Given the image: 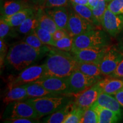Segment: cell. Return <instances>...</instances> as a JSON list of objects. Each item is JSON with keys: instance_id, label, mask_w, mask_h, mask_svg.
Returning a JSON list of instances; mask_svg holds the SVG:
<instances>
[{"instance_id": "obj_34", "label": "cell", "mask_w": 123, "mask_h": 123, "mask_svg": "<svg viewBox=\"0 0 123 123\" xmlns=\"http://www.w3.org/2000/svg\"><path fill=\"white\" fill-rule=\"evenodd\" d=\"M70 0H45L42 7L43 9L50 7L66 6Z\"/></svg>"}, {"instance_id": "obj_36", "label": "cell", "mask_w": 123, "mask_h": 123, "mask_svg": "<svg viewBox=\"0 0 123 123\" xmlns=\"http://www.w3.org/2000/svg\"><path fill=\"white\" fill-rule=\"evenodd\" d=\"M5 123H38L37 119H32V118L26 117H17L7 119Z\"/></svg>"}, {"instance_id": "obj_39", "label": "cell", "mask_w": 123, "mask_h": 123, "mask_svg": "<svg viewBox=\"0 0 123 123\" xmlns=\"http://www.w3.org/2000/svg\"><path fill=\"white\" fill-rule=\"evenodd\" d=\"M0 54H1V62L2 63L5 61L6 56L7 55V47L5 43L4 39H1L0 41Z\"/></svg>"}, {"instance_id": "obj_9", "label": "cell", "mask_w": 123, "mask_h": 123, "mask_svg": "<svg viewBox=\"0 0 123 123\" xmlns=\"http://www.w3.org/2000/svg\"><path fill=\"white\" fill-rule=\"evenodd\" d=\"M110 46L101 48L72 49L71 53L78 62L99 64Z\"/></svg>"}, {"instance_id": "obj_16", "label": "cell", "mask_w": 123, "mask_h": 123, "mask_svg": "<svg viewBox=\"0 0 123 123\" xmlns=\"http://www.w3.org/2000/svg\"><path fill=\"white\" fill-rule=\"evenodd\" d=\"M98 116L99 123H114L118 122L121 117L113 111L98 105L95 103L91 107Z\"/></svg>"}, {"instance_id": "obj_44", "label": "cell", "mask_w": 123, "mask_h": 123, "mask_svg": "<svg viewBox=\"0 0 123 123\" xmlns=\"http://www.w3.org/2000/svg\"><path fill=\"white\" fill-rule=\"evenodd\" d=\"M29 1L31 3H33V4L35 5H38L42 7V6L44 4L45 0H29Z\"/></svg>"}, {"instance_id": "obj_3", "label": "cell", "mask_w": 123, "mask_h": 123, "mask_svg": "<svg viewBox=\"0 0 123 123\" xmlns=\"http://www.w3.org/2000/svg\"><path fill=\"white\" fill-rule=\"evenodd\" d=\"M26 101L33 106L41 117L57 111L72 100L67 97L51 95L40 98H29Z\"/></svg>"}, {"instance_id": "obj_20", "label": "cell", "mask_w": 123, "mask_h": 123, "mask_svg": "<svg viewBox=\"0 0 123 123\" xmlns=\"http://www.w3.org/2000/svg\"><path fill=\"white\" fill-rule=\"evenodd\" d=\"M75 104L73 101L67 105L54 112L43 120V122L46 123H63L64 120L70 112L75 107Z\"/></svg>"}, {"instance_id": "obj_5", "label": "cell", "mask_w": 123, "mask_h": 123, "mask_svg": "<svg viewBox=\"0 0 123 123\" xmlns=\"http://www.w3.org/2000/svg\"><path fill=\"white\" fill-rule=\"evenodd\" d=\"M100 77L90 76L76 70L68 76V94H76L90 88L100 80Z\"/></svg>"}, {"instance_id": "obj_22", "label": "cell", "mask_w": 123, "mask_h": 123, "mask_svg": "<svg viewBox=\"0 0 123 123\" xmlns=\"http://www.w3.org/2000/svg\"><path fill=\"white\" fill-rule=\"evenodd\" d=\"M37 15L38 17L39 27L46 29L52 34L59 29L54 20L46 13L44 9L42 7H39L37 10Z\"/></svg>"}, {"instance_id": "obj_40", "label": "cell", "mask_w": 123, "mask_h": 123, "mask_svg": "<svg viewBox=\"0 0 123 123\" xmlns=\"http://www.w3.org/2000/svg\"><path fill=\"white\" fill-rule=\"evenodd\" d=\"M115 98L117 100L121 107H123V88L119 90L114 95Z\"/></svg>"}, {"instance_id": "obj_17", "label": "cell", "mask_w": 123, "mask_h": 123, "mask_svg": "<svg viewBox=\"0 0 123 123\" xmlns=\"http://www.w3.org/2000/svg\"><path fill=\"white\" fill-rule=\"evenodd\" d=\"M98 105L111 110L117 114L122 116L123 111L121 110V105L116 98H113L111 95L107 94L104 92H101L99 98L96 101Z\"/></svg>"}, {"instance_id": "obj_24", "label": "cell", "mask_w": 123, "mask_h": 123, "mask_svg": "<svg viewBox=\"0 0 123 123\" xmlns=\"http://www.w3.org/2000/svg\"><path fill=\"white\" fill-rule=\"evenodd\" d=\"M24 86L26 90L28 99L54 95L47 91L43 86L41 84L31 83L24 84Z\"/></svg>"}, {"instance_id": "obj_32", "label": "cell", "mask_w": 123, "mask_h": 123, "mask_svg": "<svg viewBox=\"0 0 123 123\" xmlns=\"http://www.w3.org/2000/svg\"><path fill=\"white\" fill-rule=\"evenodd\" d=\"M80 123H99L98 114L91 107L85 110Z\"/></svg>"}, {"instance_id": "obj_6", "label": "cell", "mask_w": 123, "mask_h": 123, "mask_svg": "<svg viewBox=\"0 0 123 123\" xmlns=\"http://www.w3.org/2000/svg\"><path fill=\"white\" fill-rule=\"evenodd\" d=\"M4 118L12 119L17 117L38 119L40 117L34 107L26 101H16L10 103L5 111Z\"/></svg>"}, {"instance_id": "obj_37", "label": "cell", "mask_w": 123, "mask_h": 123, "mask_svg": "<svg viewBox=\"0 0 123 123\" xmlns=\"http://www.w3.org/2000/svg\"><path fill=\"white\" fill-rule=\"evenodd\" d=\"M109 76L115 78H123V59L120 62L114 72L109 75Z\"/></svg>"}, {"instance_id": "obj_2", "label": "cell", "mask_w": 123, "mask_h": 123, "mask_svg": "<svg viewBox=\"0 0 123 123\" xmlns=\"http://www.w3.org/2000/svg\"><path fill=\"white\" fill-rule=\"evenodd\" d=\"M44 55L22 41L10 47L5 61L14 70L22 71Z\"/></svg>"}, {"instance_id": "obj_33", "label": "cell", "mask_w": 123, "mask_h": 123, "mask_svg": "<svg viewBox=\"0 0 123 123\" xmlns=\"http://www.w3.org/2000/svg\"><path fill=\"white\" fill-rule=\"evenodd\" d=\"M107 8L116 14H123V0H112Z\"/></svg>"}, {"instance_id": "obj_31", "label": "cell", "mask_w": 123, "mask_h": 123, "mask_svg": "<svg viewBox=\"0 0 123 123\" xmlns=\"http://www.w3.org/2000/svg\"><path fill=\"white\" fill-rule=\"evenodd\" d=\"M73 45V37L70 35L64 37L59 41H55L54 47L66 51H71Z\"/></svg>"}, {"instance_id": "obj_28", "label": "cell", "mask_w": 123, "mask_h": 123, "mask_svg": "<svg viewBox=\"0 0 123 123\" xmlns=\"http://www.w3.org/2000/svg\"><path fill=\"white\" fill-rule=\"evenodd\" d=\"M34 32L44 44L54 47L55 41L54 39L53 34L49 31L38 26L34 30Z\"/></svg>"}, {"instance_id": "obj_41", "label": "cell", "mask_w": 123, "mask_h": 123, "mask_svg": "<svg viewBox=\"0 0 123 123\" xmlns=\"http://www.w3.org/2000/svg\"><path fill=\"white\" fill-rule=\"evenodd\" d=\"M118 35H119L118 41H119V49L123 53V29Z\"/></svg>"}, {"instance_id": "obj_14", "label": "cell", "mask_w": 123, "mask_h": 123, "mask_svg": "<svg viewBox=\"0 0 123 123\" xmlns=\"http://www.w3.org/2000/svg\"><path fill=\"white\" fill-rule=\"evenodd\" d=\"M44 12L54 20L59 29L66 30L69 13L66 6L44 8Z\"/></svg>"}, {"instance_id": "obj_23", "label": "cell", "mask_w": 123, "mask_h": 123, "mask_svg": "<svg viewBox=\"0 0 123 123\" xmlns=\"http://www.w3.org/2000/svg\"><path fill=\"white\" fill-rule=\"evenodd\" d=\"M38 26V20L37 11L33 15L29 17L24 21L19 26L16 27L17 31L22 34L28 35L34 31Z\"/></svg>"}, {"instance_id": "obj_30", "label": "cell", "mask_w": 123, "mask_h": 123, "mask_svg": "<svg viewBox=\"0 0 123 123\" xmlns=\"http://www.w3.org/2000/svg\"><path fill=\"white\" fill-rule=\"evenodd\" d=\"M107 0H99L96 6L92 9L93 14L99 24H101L104 14L107 7Z\"/></svg>"}, {"instance_id": "obj_29", "label": "cell", "mask_w": 123, "mask_h": 123, "mask_svg": "<svg viewBox=\"0 0 123 123\" xmlns=\"http://www.w3.org/2000/svg\"><path fill=\"white\" fill-rule=\"evenodd\" d=\"M85 110L78 107L75 105L73 110L67 115L63 123H80V121L82 117Z\"/></svg>"}, {"instance_id": "obj_11", "label": "cell", "mask_w": 123, "mask_h": 123, "mask_svg": "<svg viewBox=\"0 0 123 123\" xmlns=\"http://www.w3.org/2000/svg\"><path fill=\"white\" fill-rule=\"evenodd\" d=\"M34 83L41 84L54 95L68 94V77L46 76Z\"/></svg>"}, {"instance_id": "obj_1", "label": "cell", "mask_w": 123, "mask_h": 123, "mask_svg": "<svg viewBox=\"0 0 123 123\" xmlns=\"http://www.w3.org/2000/svg\"><path fill=\"white\" fill-rule=\"evenodd\" d=\"M44 64L46 76L65 78L77 70L78 62L73 54L55 47L49 51Z\"/></svg>"}, {"instance_id": "obj_15", "label": "cell", "mask_w": 123, "mask_h": 123, "mask_svg": "<svg viewBox=\"0 0 123 123\" xmlns=\"http://www.w3.org/2000/svg\"><path fill=\"white\" fill-rule=\"evenodd\" d=\"M97 84L102 92L111 95H115L116 92L123 88V80L112 77L100 80L97 82Z\"/></svg>"}, {"instance_id": "obj_38", "label": "cell", "mask_w": 123, "mask_h": 123, "mask_svg": "<svg viewBox=\"0 0 123 123\" xmlns=\"http://www.w3.org/2000/svg\"><path fill=\"white\" fill-rule=\"evenodd\" d=\"M69 34L67 32V31L62 29H58L55 31L53 34V37L55 41H59V40L62 39L64 37L68 35Z\"/></svg>"}, {"instance_id": "obj_12", "label": "cell", "mask_w": 123, "mask_h": 123, "mask_svg": "<svg viewBox=\"0 0 123 123\" xmlns=\"http://www.w3.org/2000/svg\"><path fill=\"white\" fill-rule=\"evenodd\" d=\"M101 92V89L96 83L83 91L75 94L76 95L74 101L75 105L84 110L89 108L96 103Z\"/></svg>"}, {"instance_id": "obj_26", "label": "cell", "mask_w": 123, "mask_h": 123, "mask_svg": "<svg viewBox=\"0 0 123 123\" xmlns=\"http://www.w3.org/2000/svg\"><path fill=\"white\" fill-rule=\"evenodd\" d=\"M77 70L90 76L100 77L101 74L99 64L78 62Z\"/></svg>"}, {"instance_id": "obj_4", "label": "cell", "mask_w": 123, "mask_h": 123, "mask_svg": "<svg viewBox=\"0 0 123 123\" xmlns=\"http://www.w3.org/2000/svg\"><path fill=\"white\" fill-rule=\"evenodd\" d=\"M108 46V38L101 30L92 29L73 37L72 49L101 48Z\"/></svg>"}, {"instance_id": "obj_21", "label": "cell", "mask_w": 123, "mask_h": 123, "mask_svg": "<svg viewBox=\"0 0 123 123\" xmlns=\"http://www.w3.org/2000/svg\"><path fill=\"white\" fill-rule=\"evenodd\" d=\"M25 99H28L25 87L24 85L12 87L3 99V102L9 104L14 101H21Z\"/></svg>"}, {"instance_id": "obj_10", "label": "cell", "mask_w": 123, "mask_h": 123, "mask_svg": "<svg viewBox=\"0 0 123 123\" xmlns=\"http://www.w3.org/2000/svg\"><path fill=\"white\" fill-rule=\"evenodd\" d=\"M92 29H94V25L84 19L76 12H71L69 13L66 31L70 36L74 37Z\"/></svg>"}, {"instance_id": "obj_13", "label": "cell", "mask_w": 123, "mask_h": 123, "mask_svg": "<svg viewBox=\"0 0 123 123\" xmlns=\"http://www.w3.org/2000/svg\"><path fill=\"white\" fill-rule=\"evenodd\" d=\"M101 24L107 33L116 37L123 29V14H116L107 8Z\"/></svg>"}, {"instance_id": "obj_8", "label": "cell", "mask_w": 123, "mask_h": 123, "mask_svg": "<svg viewBox=\"0 0 123 123\" xmlns=\"http://www.w3.org/2000/svg\"><path fill=\"white\" fill-rule=\"evenodd\" d=\"M123 59V52L120 49L110 46L100 63L101 74L108 76L111 74Z\"/></svg>"}, {"instance_id": "obj_19", "label": "cell", "mask_w": 123, "mask_h": 123, "mask_svg": "<svg viewBox=\"0 0 123 123\" xmlns=\"http://www.w3.org/2000/svg\"><path fill=\"white\" fill-rule=\"evenodd\" d=\"M34 9L32 7H26L14 14L7 17H1V18L7 22L12 27H17L25 21L27 18L36 12Z\"/></svg>"}, {"instance_id": "obj_18", "label": "cell", "mask_w": 123, "mask_h": 123, "mask_svg": "<svg viewBox=\"0 0 123 123\" xmlns=\"http://www.w3.org/2000/svg\"><path fill=\"white\" fill-rule=\"evenodd\" d=\"M28 7L27 3L23 0H6L1 6V17L10 16Z\"/></svg>"}, {"instance_id": "obj_43", "label": "cell", "mask_w": 123, "mask_h": 123, "mask_svg": "<svg viewBox=\"0 0 123 123\" xmlns=\"http://www.w3.org/2000/svg\"><path fill=\"white\" fill-rule=\"evenodd\" d=\"M99 0H88V7L91 9V10L93 7L96 6L98 4Z\"/></svg>"}, {"instance_id": "obj_42", "label": "cell", "mask_w": 123, "mask_h": 123, "mask_svg": "<svg viewBox=\"0 0 123 123\" xmlns=\"http://www.w3.org/2000/svg\"><path fill=\"white\" fill-rule=\"evenodd\" d=\"M71 4L83 5L88 6V0H70Z\"/></svg>"}, {"instance_id": "obj_27", "label": "cell", "mask_w": 123, "mask_h": 123, "mask_svg": "<svg viewBox=\"0 0 123 123\" xmlns=\"http://www.w3.org/2000/svg\"><path fill=\"white\" fill-rule=\"evenodd\" d=\"M74 12L78 13V14L87 19L89 22L92 23L94 25H99V23L98 22L96 18L93 14L91 9L88 6L83 5H78L75 4H71Z\"/></svg>"}, {"instance_id": "obj_7", "label": "cell", "mask_w": 123, "mask_h": 123, "mask_svg": "<svg viewBox=\"0 0 123 123\" xmlns=\"http://www.w3.org/2000/svg\"><path fill=\"white\" fill-rule=\"evenodd\" d=\"M46 76L44 64L28 67L23 70L14 80L12 87L35 82Z\"/></svg>"}, {"instance_id": "obj_25", "label": "cell", "mask_w": 123, "mask_h": 123, "mask_svg": "<svg viewBox=\"0 0 123 123\" xmlns=\"http://www.w3.org/2000/svg\"><path fill=\"white\" fill-rule=\"evenodd\" d=\"M23 41L44 54L48 53L51 49L48 46L49 45L47 46V44H44L41 41V39L35 34L34 31L27 35V36L23 39Z\"/></svg>"}, {"instance_id": "obj_35", "label": "cell", "mask_w": 123, "mask_h": 123, "mask_svg": "<svg viewBox=\"0 0 123 123\" xmlns=\"http://www.w3.org/2000/svg\"><path fill=\"white\" fill-rule=\"evenodd\" d=\"M13 28L6 22L2 18L0 20V38L1 39H4L10 33L12 29Z\"/></svg>"}, {"instance_id": "obj_45", "label": "cell", "mask_w": 123, "mask_h": 123, "mask_svg": "<svg viewBox=\"0 0 123 123\" xmlns=\"http://www.w3.org/2000/svg\"><path fill=\"white\" fill-rule=\"evenodd\" d=\"M111 1H112V0H107V2H110Z\"/></svg>"}]
</instances>
